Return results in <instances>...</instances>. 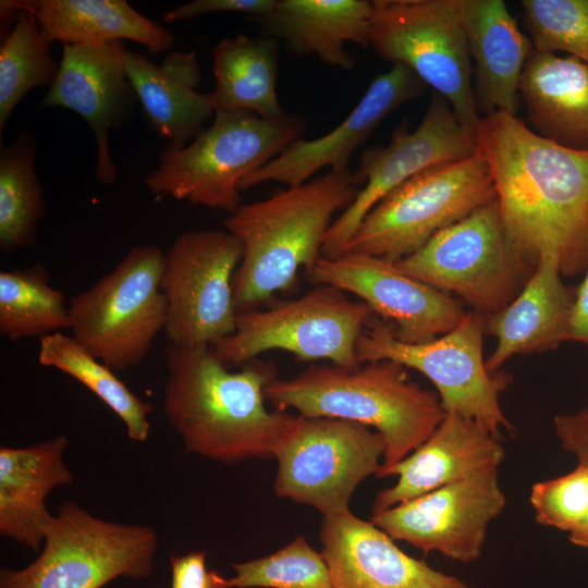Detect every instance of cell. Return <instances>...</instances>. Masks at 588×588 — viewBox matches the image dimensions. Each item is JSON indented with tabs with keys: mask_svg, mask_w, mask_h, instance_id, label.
Wrapping results in <instances>:
<instances>
[{
	"mask_svg": "<svg viewBox=\"0 0 588 588\" xmlns=\"http://www.w3.org/2000/svg\"><path fill=\"white\" fill-rule=\"evenodd\" d=\"M359 185L351 170L330 171L242 204L223 220L243 246L233 281L237 313L259 308L274 293L291 289L302 267H314L334 215L354 201Z\"/></svg>",
	"mask_w": 588,
	"mask_h": 588,
	"instance_id": "cell-3",
	"label": "cell"
},
{
	"mask_svg": "<svg viewBox=\"0 0 588 588\" xmlns=\"http://www.w3.org/2000/svg\"><path fill=\"white\" fill-rule=\"evenodd\" d=\"M37 140L22 130L0 148V250L32 246L45 216V196L35 170Z\"/></svg>",
	"mask_w": 588,
	"mask_h": 588,
	"instance_id": "cell-30",
	"label": "cell"
},
{
	"mask_svg": "<svg viewBox=\"0 0 588 588\" xmlns=\"http://www.w3.org/2000/svg\"><path fill=\"white\" fill-rule=\"evenodd\" d=\"M477 150L476 132L464 126L450 102L434 91L414 131L402 125L389 145L363 151L355 175L364 187L333 221L324 237L322 256L342 255L366 215L399 185L430 167L466 159Z\"/></svg>",
	"mask_w": 588,
	"mask_h": 588,
	"instance_id": "cell-15",
	"label": "cell"
},
{
	"mask_svg": "<svg viewBox=\"0 0 588 588\" xmlns=\"http://www.w3.org/2000/svg\"><path fill=\"white\" fill-rule=\"evenodd\" d=\"M487 316L473 310L450 332L437 339L408 344L400 341L393 324L373 320L356 344L358 364L393 360L426 376L436 387L445 413H455L488 429L498 439L512 431L499 402L511 377L490 372L482 354Z\"/></svg>",
	"mask_w": 588,
	"mask_h": 588,
	"instance_id": "cell-8",
	"label": "cell"
},
{
	"mask_svg": "<svg viewBox=\"0 0 588 588\" xmlns=\"http://www.w3.org/2000/svg\"><path fill=\"white\" fill-rule=\"evenodd\" d=\"M125 50L121 40L63 46L58 75L39 105L82 117L97 145L96 177L107 185L118 181L109 134L128 122L137 101L125 71Z\"/></svg>",
	"mask_w": 588,
	"mask_h": 588,
	"instance_id": "cell-18",
	"label": "cell"
},
{
	"mask_svg": "<svg viewBox=\"0 0 588 588\" xmlns=\"http://www.w3.org/2000/svg\"><path fill=\"white\" fill-rule=\"evenodd\" d=\"M32 12L49 44H105L131 40L151 53L169 50L173 34L125 0H8Z\"/></svg>",
	"mask_w": 588,
	"mask_h": 588,
	"instance_id": "cell-27",
	"label": "cell"
},
{
	"mask_svg": "<svg viewBox=\"0 0 588 588\" xmlns=\"http://www.w3.org/2000/svg\"><path fill=\"white\" fill-rule=\"evenodd\" d=\"M426 84L407 66L394 63L379 74L352 112L328 134L315 139H297L262 167L240 182L245 191L265 182L287 186L306 183L323 168L333 172L350 170L351 156L392 111L419 98Z\"/></svg>",
	"mask_w": 588,
	"mask_h": 588,
	"instance_id": "cell-19",
	"label": "cell"
},
{
	"mask_svg": "<svg viewBox=\"0 0 588 588\" xmlns=\"http://www.w3.org/2000/svg\"><path fill=\"white\" fill-rule=\"evenodd\" d=\"M373 318L363 301L335 286L318 284L304 295L237 314L234 332L213 347L228 366H242L281 350L301 360H329L354 368L358 338Z\"/></svg>",
	"mask_w": 588,
	"mask_h": 588,
	"instance_id": "cell-10",
	"label": "cell"
},
{
	"mask_svg": "<svg viewBox=\"0 0 588 588\" xmlns=\"http://www.w3.org/2000/svg\"><path fill=\"white\" fill-rule=\"evenodd\" d=\"M306 275L316 285L356 295L373 314L391 320L395 336L408 344L450 332L467 314L451 294L401 272L394 262L362 253L321 256Z\"/></svg>",
	"mask_w": 588,
	"mask_h": 588,
	"instance_id": "cell-17",
	"label": "cell"
},
{
	"mask_svg": "<svg viewBox=\"0 0 588 588\" xmlns=\"http://www.w3.org/2000/svg\"><path fill=\"white\" fill-rule=\"evenodd\" d=\"M277 0H194L163 14V22L189 20L210 13H242L255 20L272 11Z\"/></svg>",
	"mask_w": 588,
	"mask_h": 588,
	"instance_id": "cell-37",
	"label": "cell"
},
{
	"mask_svg": "<svg viewBox=\"0 0 588 588\" xmlns=\"http://www.w3.org/2000/svg\"><path fill=\"white\" fill-rule=\"evenodd\" d=\"M320 542L333 588H467L407 555L382 529L351 511L323 517Z\"/></svg>",
	"mask_w": 588,
	"mask_h": 588,
	"instance_id": "cell-20",
	"label": "cell"
},
{
	"mask_svg": "<svg viewBox=\"0 0 588 588\" xmlns=\"http://www.w3.org/2000/svg\"><path fill=\"white\" fill-rule=\"evenodd\" d=\"M64 434L26 448L0 449V534L39 551L54 516L45 500L73 475L64 462Z\"/></svg>",
	"mask_w": 588,
	"mask_h": 588,
	"instance_id": "cell-22",
	"label": "cell"
},
{
	"mask_svg": "<svg viewBox=\"0 0 588 588\" xmlns=\"http://www.w3.org/2000/svg\"><path fill=\"white\" fill-rule=\"evenodd\" d=\"M534 50L588 62V0H523Z\"/></svg>",
	"mask_w": 588,
	"mask_h": 588,
	"instance_id": "cell-35",
	"label": "cell"
},
{
	"mask_svg": "<svg viewBox=\"0 0 588 588\" xmlns=\"http://www.w3.org/2000/svg\"><path fill=\"white\" fill-rule=\"evenodd\" d=\"M529 500L539 524L572 532L588 506V467L577 464L566 475L535 483Z\"/></svg>",
	"mask_w": 588,
	"mask_h": 588,
	"instance_id": "cell-36",
	"label": "cell"
},
{
	"mask_svg": "<svg viewBox=\"0 0 588 588\" xmlns=\"http://www.w3.org/2000/svg\"><path fill=\"white\" fill-rule=\"evenodd\" d=\"M568 340L580 342L588 346V270L574 293Z\"/></svg>",
	"mask_w": 588,
	"mask_h": 588,
	"instance_id": "cell-40",
	"label": "cell"
},
{
	"mask_svg": "<svg viewBox=\"0 0 588 588\" xmlns=\"http://www.w3.org/2000/svg\"><path fill=\"white\" fill-rule=\"evenodd\" d=\"M554 430L562 449L588 467V406L573 414L558 415Z\"/></svg>",
	"mask_w": 588,
	"mask_h": 588,
	"instance_id": "cell-39",
	"label": "cell"
},
{
	"mask_svg": "<svg viewBox=\"0 0 588 588\" xmlns=\"http://www.w3.org/2000/svg\"><path fill=\"white\" fill-rule=\"evenodd\" d=\"M206 559L203 550L172 555L171 588H228V579L207 569Z\"/></svg>",
	"mask_w": 588,
	"mask_h": 588,
	"instance_id": "cell-38",
	"label": "cell"
},
{
	"mask_svg": "<svg viewBox=\"0 0 588 588\" xmlns=\"http://www.w3.org/2000/svg\"><path fill=\"white\" fill-rule=\"evenodd\" d=\"M38 362L71 376L90 390L124 422L128 438L145 442L151 404L136 396L111 368L95 358L73 336L56 332L39 340Z\"/></svg>",
	"mask_w": 588,
	"mask_h": 588,
	"instance_id": "cell-31",
	"label": "cell"
},
{
	"mask_svg": "<svg viewBox=\"0 0 588 588\" xmlns=\"http://www.w3.org/2000/svg\"><path fill=\"white\" fill-rule=\"evenodd\" d=\"M506 503L498 467H489L390 509L372 512L371 522L393 540L425 554L470 562L480 556L488 525Z\"/></svg>",
	"mask_w": 588,
	"mask_h": 588,
	"instance_id": "cell-16",
	"label": "cell"
},
{
	"mask_svg": "<svg viewBox=\"0 0 588 588\" xmlns=\"http://www.w3.org/2000/svg\"><path fill=\"white\" fill-rule=\"evenodd\" d=\"M305 131V120L290 113L264 119L249 111L215 112L212 124L191 144L167 145L144 183L156 199L186 200L232 213L242 205L241 180Z\"/></svg>",
	"mask_w": 588,
	"mask_h": 588,
	"instance_id": "cell-5",
	"label": "cell"
},
{
	"mask_svg": "<svg viewBox=\"0 0 588 588\" xmlns=\"http://www.w3.org/2000/svg\"><path fill=\"white\" fill-rule=\"evenodd\" d=\"M561 275L554 258H541L513 301L487 318L486 332L497 339L486 360L490 372L515 355L541 353L568 341L574 293Z\"/></svg>",
	"mask_w": 588,
	"mask_h": 588,
	"instance_id": "cell-23",
	"label": "cell"
},
{
	"mask_svg": "<svg viewBox=\"0 0 588 588\" xmlns=\"http://www.w3.org/2000/svg\"><path fill=\"white\" fill-rule=\"evenodd\" d=\"M1 3L16 13L0 45V134L21 100L34 88H49L60 66L36 16L27 10L12 7L8 0Z\"/></svg>",
	"mask_w": 588,
	"mask_h": 588,
	"instance_id": "cell-33",
	"label": "cell"
},
{
	"mask_svg": "<svg viewBox=\"0 0 588 588\" xmlns=\"http://www.w3.org/2000/svg\"><path fill=\"white\" fill-rule=\"evenodd\" d=\"M493 200L490 168L477 150L466 159L430 167L391 191L366 215L345 252L396 262Z\"/></svg>",
	"mask_w": 588,
	"mask_h": 588,
	"instance_id": "cell-6",
	"label": "cell"
},
{
	"mask_svg": "<svg viewBox=\"0 0 588 588\" xmlns=\"http://www.w3.org/2000/svg\"><path fill=\"white\" fill-rule=\"evenodd\" d=\"M157 547L152 528L108 522L66 501L39 556L22 569L2 567L0 588H101L120 576L148 577Z\"/></svg>",
	"mask_w": 588,
	"mask_h": 588,
	"instance_id": "cell-9",
	"label": "cell"
},
{
	"mask_svg": "<svg viewBox=\"0 0 588 588\" xmlns=\"http://www.w3.org/2000/svg\"><path fill=\"white\" fill-rule=\"evenodd\" d=\"M41 264L0 272V334L12 341L70 329L69 307L62 291L49 283Z\"/></svg>",
	"mask_w": 588,
	"mask_h": 588,
	"instance_id": "cell-32",
	"label": "cell"
},
{
	"mask_svg": "<svg viewBox=\"0 0 588 588\" xmlns=\"http://www.w3.org/2000/svg\"><path fill=\"white\" fill-rule=\"evenodd\" d=\"M125 71L149 127L176 148L187 145L215 115L210 94L196 91L145 54L125 50Z\"/></svg>",
	"mask_w": 588,
	"mask_h": 588,
	"instance_id": "cell-29",
	"label": "cell"
},
{
	"mask_svg": "<svg viewBox=\"0 0 588 588\" xmlns=\"http://www.w3.org/2000/svg\"><path fill=\"white\" fill-rule=\"evenodd\" d=\"M403 273L490 317L518 294L529 274L506 243L497 200L441 230L421 248L394 262Z\"/></svg>",
	"mask_w": 588,
	"mask_h": 588,
	"instance_id": "cell-13",
	"label": "cell"
},
{
	"mask_svg": "<svg viewBox=\"0 0 588 588\" xmlns=\"http://www.w3.org/2000/svg\"><path fill=\"white\" fill-rule=\"evenodd\" d=\"M476 100L488 113L516 115L519 84L532 51L531 39L518 28L502 0H460Z\"/></svg>",
	"mask_w": 588,
	"mask_h": 588,
	"instance_id": "cell-24",
	"label": "cell"
},
{
	"mask_svg": "<svg viewBox=\"0 0 588 588\" xmlns=\"http://www.w3.org/2000/svg\"><path fill=\"white\" fill-rule=\"evenodd\" d=\"M265 396L280 412L294 408L304 417L375 428L385 443L377 478L425 442L446 414L438 393L420 388L406 367L388 359L354 368L313 364L290 379L274 378Z\"/></svg>",
	"mask_w": 588,
	"mask_h": 588,
	"instance_id": "cell-4",
	"label": "cell"
},
{
	"mask_svg": "<svg viewBox=\"0 0 588 588\" xmlns=\"http://www.w3.org/2000/svg\"><path fill=\"white\" fill-rule=\"evenodd\" d=\"M163 411L187 453L235 465L274 458L298 415L269 412L273 367L256 359L230 371L213 346L164 348Z\"/></svg>",
	"mask_w": 588,
	"mask_h": 588,
	"instance_id": "cell-2",
	"label": "cell"
},
{
	"mask_svg": "<svg viewBox=\"0 0 588 588\" xmlns=\"http://www.w3.org/2000/svg\"><path fill=\"white\" fill-rule=\"evenodd\" d=\"M384 451L382 436L365 425L298 415L274 455V492L323 517L344 514L358 485L377 475Z\"/></svg>",
	"mask_w": 588,
	"mask_h": 588,
	"instance_id": "cell-12",
	"label": "cell"
},
{
	"mask_svg": "<svg viewBox=\"0 0 588 588\" xmlns=\"http://www.w3.org/2000/svg\"><path fill=\"white\" fill-rule=\"evenodd\" d=\"M160 68L177 79L196 88L200 81V68L194 52H172Z\"/></svg>",
	"mask_w": 588,
	"mask_h": 588,
	"instance_id": "cell-41",
	"label": "cell"
},
{
	"mask_svg": "<svg viewBox=\"0 0 588 588\" xmlns=\"http://www.w3.org/2000/svg\"><path fill=\"white\" fill-rule=\"evenodd\" d=\"M280 40L237 34L221 39L212 50L215 112L249 111L264 119L286 112L277 96Z\"/></svg>",
	"mask_w": 588,
	"mask_h": 588,
	"instance_id": "cell-28",
	"label": "cell"
},
{
	"mask_svg": "<svg viewBox=\"0 0 588 588\" xmlns=\"http://www.w3.org/2000/svg\"><path fill=\"white\" fill-rule=\"evenodd\" d=\"M369 46L409 68L476 132L480 117L460 0H373Z\"/></svg>",
	"mask_w": 588,
	"mask_h": 588,
	"instance_id": "cell-11",
	"label": "cell"
},
{
	"mask_svg": "<svg viewBox=\"0 0 588 588\" xmlns=\"http://www.w3.org/2000/svg\"><path fill=\"white\" fill-rule=\"evenodd\" d=\"M232 567L235 576L228 579V588H333L323 555L303 536L268 556Z\"/></svg>",
	"mask_w": 588,
	"mask_h": 588,
	"instance_id": "cell-34",
	"label": "cell"
},
{
	"mask_svg": "<svg viewBox=\"0 0 588 588\" xmlns=\"http://www.w3.org/2000/svg\"><path fill=\"white\" fill-rule=\"evenodd\" d=\"M243 246L229 231L180 234L164 253L161 287L169 344L215 346L236 328L233 281Z\"/></svg>",
	"mask_w": 588,
	"mask_h": 588,
	"instance_id": "cell-14",
	"label": "cell"
},
{
	"mask_svg": "<svg viewBox=\"0 0 588 588\" xmlns=\"http://www.w3.org/2000/svg\"><path fill=\"white\" fill-rule=\"evenodd\" d=\"M568 539L572 543L588 551V506L581 523L575 530L568 534Z\"/></svg>",
	"mask_w": 588,
	"mask_h": 588,
	"instance_id": "cell-42",
	"label": "cell"
},
{
	"mask_svg": "<svg viewBox=\"0 0 588 588\" xmlns=\"http://www.w3.org/2000/svg\"><path fill=\"white\" fill-rule=\"evenodd\" d=\"M503 457L499 439L488 429L458 414L446 413L425 442L382 474L381 478H399L394 486L377 494L372 512L404 503L480 469L498 467Z\"/></svg>",
	"mask_w": 588,
	"mask_h": 588,
	"instance_id": "cell-21",
	"label": "cell"
},
{
	"mask_svg": "<svg viewBox=\"0 0 588 588\" xmlns=\"http://www.w3.org/2000/svg\"><path fill=\"white\" fill-rule=\"evenodd\" d=\"M163 268L161 248L133 247L113 270L70 301L72 336L113 371L143 363L164 330Z\"/></svg>",
	"mask_w": 588,
	"mask_h": 588,
	"instance_id": "cell-7",
	"label": "cell"
},
{
	"mask_svg": "<svg viewBox=\"0 0 588 588\" xmlns=\"http://www.w3.org/2000/svg\"><path fill=\"white\" fill-rule=\"evenodd\" d=\"M476 135L506 243L525 271L543 257L566 277L588 268V149L541 137L504 112L480 118Z\"/></svg>",
	"mask_w": 588,
	"mask_h": 588,
	"instance_id": "cell-1",
	"label": "cell"
},
{
	"mask_svg": "<svg viewBox=\"0 0 588 588\" xmlns=\"http://www.w3.org/2000/svg\"><path fill=\"white\" fill-rule=\"evenodd\" d=\"M519 94L531 130L559 145L588 149V62L532 49Z\"/></svg>",
	"mask_w": 588,
	"mask_h": 588,
	"instance_id": "cell-26",
	"label": "cell"
},
{
	"mask_svg": "<svg viewBox=\"0 0 588 588\" xmlns=\"http://www.w3.org/2000/svg\"><path fill=\"white\" fill-rule=\"evenodd\" d=\"M372 1L277 0L272 11L255 19L265 36L285 41L298 56H317L323 63L351 71V41L369 46Z\"/></svg>",
	"mask_w": 588,
	"mask_h": 588,
	"instance_id": "cell-25",
	"label": "cell"
}]
</instances>
